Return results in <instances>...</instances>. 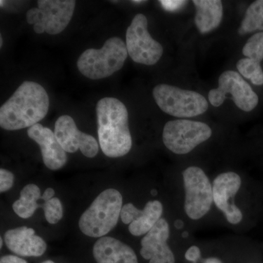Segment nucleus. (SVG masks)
<instances>
[{
  "label": "nucleus",
  "instance_id": "8",
  "mask_svg": "<svg viewBox=\"0 0 263 263\" xmlns=\"http://www.w3.org/2000/svg\"><path fill=\"white\" fill-rule=\"evenodd\" d=\"M185 190L184 211L193 220H198L206 215L213 202V186L201 168L189 167L183 172Z\"/></svg>",
  "mask_w": 263,
  "mask_h": 263
},
{
  "label": "nucleus",
  "instance_id": "33",
  "mask_svg": "<svg viewBox=\"0 0 263 263\" xmlns=\"http://www.w3.org/2000/svg\"><path fill=\"white\" fill-rule=\"evenodd\" d=\"M188 235V232H184V233H183L182 234L183 238H187Z\"/></svg>",
  "mask_w": 263,
  "mask_h": 263
},
{
  "label": "nucleus",
  "instance_id": "23",
  "mask_svg": "<svg viewBox=\"0 0 263 263\" xmlns=\"http://www.w3.org/2000/svg\"><path fill=\"white\" fill-rule=\"evenodd\" d=\"M41 207L43 208L45 218L49 224H56L63 217V207L58 197H53L43 205L40 204Z\"/></svg>",
  "mask_w": 263,
  "mask_h": 263
},
{
  "label": "nucleus",
  "instance_id": "6",
  "mask_svg": "<svg viewBox=\"0 0 263 263\" xmlns=\"http://www.w3.org/2000/svg\"><path fill=\"white\" fill-rule=\"evenodd\" d=\"M75 7L74 0H39L37 8L29 10L26 17L37 34H60L70 23Z\"/></svg>",
  "mask_w": 263,
  "mask_h": 263
},
{
  "label": "nucleus",
  "instance_id": "22",
  "mask_svg": "<svg viewBox=\"0 0 263 263\" xmlns=\"http://www.w3.org/2000/svg\"><path fill=\"white\" fill-rule=\"evenodd\" d=\"M242 52L247 58L260 63L263 60V32L255 33L249 38Z\"/></svg>",
  "mask_w": 263,
  "mask_h": 263
},
{
  "label": "nucleus",
  "instance_id": "26",
  "mask_svg": "<svg viewBox=\"0 0 263 263\" xmlns=\"http://www.w3.org/2000/svg\"><path fill=\"white\" fill-rule=\"evenodd\" d=\"M160 3L164 10L167 11H175L181 8L187 3V2L181 1V0H162L160 1Z\"/></svg>",
  "mask_w": 263,
  "mask_h": 263
},
{
  "label": "nucleus",
  "instance_id": "21",
  "mask_svg": "<svg viewBox=\"0 0 263 263\" xmlns=\"http://www.w3.org/2000/svg\"><path fill=\"white\" fill-rule=\"evenodd\" d=\"M237 69L243 77L249 79L254 85H263V71L259 62L246 57L238 62Z\"/></svg>",
  "mask_w": 263,
  "mask_h": 263
},
{
  "label": "nucleus",
  "instance_id": "13",
  "mask_svg": "<svg viewBox=\"0 0 263 263\" xmlns=\"http://www.w3.org/2000/svg\"><path fill=\"white\" fill-rule=\"evenodd\" d=\"M169 236V224L162 218L142 238V257L149 263H175L174 254L167 243Z\"/></svg>",
  "mask_w": 263,
  "mask_h": 263
},
{
  "label": "nucleus",
  "instance_id": "15",
  "mask_svg": "<svg viewBox=\"0 0 263 263\" xmlns=\"http://www.w3.org/2000/svg\"><path fill=\"white\" fill-rule=\"evenodd\" d=\"M4 240L12 252L22 257H41L47 249L46 241L35 234L34 229L26 226L8 230Z\"/></svg>",
  "mask_w": 263,
  "mask_h": 263
},
{
  "label": "nucleus",
  "instance_id": "27",
  "mask_svg": "<svg viewBox=\"0 0 263 263\" xmlns=\"http://www.w3.org/2000/svg\"><path fill=\"white\" fill-rule=\"evenodd\" d=\"M201 256L200 249L197 246H192L185 253V258L190 262H196Z\"/></svg>",
  "mask_w": 263,
  "mask_h": 263
},
{
  "label": "nucleus",
  "instance_id": "34",
  "mask_svg": "<svg viewBox=\"0 0 263 263\" xmlns=\"http://www.w3.org/2000/svg\"><path fill=\"white\" fill-rule=\"evenodd\" d=\"M3 238H0V247H3Z\"/></svg>",
  "mask_w": 263,
  "mask_h": 263
},
{
  "label": "nucleus",
  "instance_id": "11",
  "mask_svg": "<svg viewBox=\"0 0 263 263\" xmlns=\"http://www.w3.org/2000/svg\"><path fill=\"white\" fill-rule=\"evenodd\" d=\"M54 133L57 141L67 153H75L81 150L88 157H96L99 152V143L94 137L78 129L74 119L68 115L59 117L55 123Z\"/></svg>",
  "mask_w": 263,
  "mask_h": 263
},
{
  "label": "nucleus",
  "instance_id": "19",
  "mask_svg": "<svg viewBox=\"0 0 263 263\" xmlns=\"http://www.w3.org/2000/svg\"><path fill=\"white\" fill-rule=\"evenodd\" d=\"M41 190L34 183L26 185L20 193V198L13 202V212L22 219H29L40 208L37 201L41 199Z\"/></svg>",
  "mask_w": 263,
  "mask_h": 263
},
{
  "label": "nucleus",
  "instance_id": "3",
  "mask_svg": "<svg viewBox=\"0 0 263 263\" xmlns=\"http://www.w3.org/2000/svg\"><path fill=\"white\" fill-rule=\"evenodd\" d=\"M122 194L115 189L104 190L81 216L79 226L84 235L102 238L117 226L122 209Z\"/></svg>",
  "mask_w": 263,
  "mask_h": 263
},
{
  "label": "nucleus",
  "instance_id": "4",
  "mask_svg": "<svg viewBox=\"0 0 263 263\" xmlns=\"http://www.w3.org/2000/svg\"><path fill=\"white\" fill-rule=\"evenodd\" d=\"M126 43L121 38H109L100 49L89 48L77 62L81 73L92 80L103 79L121 70L127 58Z\"/></svg>",
  "mask_w": 263,
  "mask_h": 263
},
{
  "label": "nucleus",
  "instance_id": "9",
  "mask_svg": "<svg viewBox=\"0 0 263 263\" xmlns=\"http://www.w3.org/2000/svg\"><path fill=\"white\" fill-rule=\"evenodd\" d=\"M126 46L132 60L143 65H155L163 54L162 45L150 35L148 20L141 13L133 18L127 28Z\"/></svg>",
  "mask_w": 263,
  "mask_h": 263
},
{
  "label": "nucleus",
  "instance_id": "24",
  "mask_svg": "<svg viewBox=\"0 0 263 263\" xmlns=\"http://www.w3.org/2000/svg\"><path fill=\"white\" fill-rule=\"evenodd\" d=\"M139 211L140 209L130 202L123 205L120 215L122 222L125 224H130L133 221L136 220Z\"/></svg>",
  "mask_w": 263,
  "mask_h": 263
},
{
  "label": "nucleus",
  "instance_id": "25",
  "mask_svg": "<svg viewBox=\"0 0 263 263\" xmlns=\"http://www.w3.org/2000/svg\"><path fill=\"white\" fill-rule=\"evenodd\" d=\"M14 183V175L8 170L0 169V192L1 193L8 191Z\"/></svg>",
  "mask_w": 263,
  "mask_h": 263
},
{
  "label": "nucleus",
  "instance_id": "32",
  "mask_svg": "<svg viewBox=\"0 0 263 263\" xmlns=\"http://www.w3.org/2000/svg\"><path fill=\"white\" fill-rule=\"evenodd\" d=\"M133 3H136V4H139V3H145V1H143V0H133L132 1Z\"/></svg>",
  "mask_w": 263,
  "mask_h": 263
},
{
  "label": "nucleus",
  "instance_id": "17",
  "mask_svg": "<svg viewBox=\"0 0 263 263\" xmlns=\"http://www.w3.org/2000/svg\"><path fill=\"white\" fill-rule=\"evenodd\" d=\"M196 8L195 23L201 34L212 32L219 27L223 16V5L219 0H194Z\"/></svg>",
  "mask_w": 263,
  "mask_h": 263
},
{
  "label": "nucleus",
  "instance_id": "36",
  "mask_svg": "<svg viewBox=\"0 0 263 263\" xmlns=\"http://www.w3.org/2000/svg\"><path fill=\"white\" fill-rule=\"evenodd\" d=\"M0 46H3V37H0Z\"/></svg>",
  "mask_w": 263,
  "mask_h": 263
},
{
  "label": "nucleus",
  "instance_id": "2",
  "mask_svg": "<svg viewBox=\"0 0 263 263\" xmlns=\"http://www.w3.org/2000/svg\"><path fill=\"white\" fill-rule=\"evenodd\" d=\"M99 144L104 155L110 158L127 155L133 141L124 104L114 98H104L96 106Z\"/></svg>",
  "mask_w": 263,
  "mask_h": 263
},
{
  "label": "nucleus",
  "instance_id": "5",
  "mask_svg": "<svg viewBox=\"0 0 263 263\" xmlns=\"http://www.w3.org/2000/svg\"><path fill=\"white\" fill-rule=\"evenodd\" d=\"M153 96L162 111L175 117H197L209 108L207 100L202 95L171 85H157L154 88Z\"/></svg>",
  "mask_w": 263,
  "mask_h": 263
},
{
  "label": "nucleus",
  "instance_id": "16",
  "mask_svg": "<svg viewBox=\"0 0 263 263\" xmlns=\"http://www.w3.org/2000/svg\"><path fill=\"white\" fill-rule=\"evenodd\" d=\"M93 255L98 263H138L134 250L112 237L99 238L93 247Z\"/></svg>",
  "mask_w": 263,
  "mask_h": 263
},
{
  "label": "nucleus",
  "instance_id": "14",
  "mask_svg": "<svg viewBox=\"0 0 263 263\" xmlns=\"http://www.w3.org/2000/svg\"><path fill=\"white\" fill-rule=\"evenodd\" d=\"M27 135L41 147L43 162L48 169L58 171L65 165L67 154L51 129L38 123L29 128Z\"/></svg>",
  "mask_w": 263,
  "mask_h": 263
},
{
  "label": "nucleus",
  "instance_id": "10",
  "mask_svg": "<svg viewBox=\"0 0 263 263\" xmlns=\"http://www.w3.org/2000/svg\"><path fill=\"white\" fill-rule=\"evenodd\" d=\"M228 94L236 106L245 112L252 111L259 103L258 96L250 85L235 71L228 70L219 76V86L209 91V102L213 106L219 107Z\"/></svg>",
  "mask_w": 263,
  "mask_h": 263
},
{
  "label": "nucleus",
  "instance_id": "31",
  "mask_svg": "<svg viewBox=\"0 0 263 263\" xmlns=\"http://www.w3.org/2000/svg\"><path fill=\"white\" fill-rule=\"evenodd\" d=\"M203 263H222L221 262V260H219V259L215 258V257H210V258H208L204 260Z\"/></svg>",
  "mask_w": 263,
  "mask_h": 263
},
{
  "label": "nucleus",
  "instance_id": "30",
  "mask_svg": "<svg viewBox=\"0 0 263 263\" xmlns=\"http://www.w3.org/2000/svg\"><path fill=\"white\" fill-rule=\"evenodd\" d=\"M175 228L178 230L182 229L183 226H184V224H183V221L181 220V219H177L176 221H175Z\"/></svg>",
  "mask_w": 263,
  "mask_h": 263
},
{
  "label": "nucleus",
  "instance_id": "18",
  "mask_svg": "<svg viewBox=\"0 0 263 263\" xmlns=\"http://www.w3.org/2000/svg\"><path fill=\"white\" fill-rule=\"evenodd\" d=\"M163 213L162 202L159 200H151L140 210L136 220L129 226V231L134 236L146 235L160 220Z\"/></svg>",
  "mask_w": 263,
  "mask_h": 263
},
{
  "label": "nucleus",
  "instance_id": "35",
  "mask_svg": "<svg viewBox=\"0 0 263 263\" xmlns=\"http://www.w3.org/2000/svg\"><path fill=\"white\" fill-rule=\"evenodd\" d=\"M41 263H55V262H53V261H52V260H46V261H44V262H43Z\"/></svg>",
  "mask_w": 263,
  "mask_h": 263
},
{
  "label": "nucleus",
  "instance_id": "12",
  "mask_svg": "<svg viewBox=\"0 0 263 263\" xmlns=\"http://www.w3.org/2000/svg\"><path fill=\"white\" fill-rule=\"evenodd\" d=\"M241 183L239 175L235 172H226L216 176L212 184L214 202L232 224H239L243 219L241 211L233 200L239 191Z\"/></svg>",
  "mask_w": 263,
  "mask_h": 263
},
{
  "label": "nucleus",
  "instance_id": "20",
  "mask_svg": "<svg viewBox=\"0 0 263 263\" xmlns=\"http://www.w3.org/2000/svg\"><path fill=\"white\" fill-rule=\"evenodd\" d=\"M255 31H263V0H257L249 5L238 29V34L243 35Z\"/></svg>",
  "mask_w": 263,
  "mask_h": 263
},
{
  "label": "nucleus",
  "instance_id": "28",
  "mask_svg": "<svg viewBox=\"0 0 263 263\" xmlns=\"http://www.w3.org/2000/svg\"><path fill=\"white\" fill-rule=\"evenodd\" d=\"M0 263H27V261L14 255H5L0 259Z\"/></svg>",
  "mask_w": 263,
  "mask_h": 263
},
{
  "label": "nucleus",
  "instance_id": "1",
  "mask_svg": "<svg viewBox=\"0 0 263 263\" xmlns=\"http://www.w3.org/2000/svg\"><path fill=\"white\" fill-rule=\"evenodd\" d=\"M49 98L37 83L24 81L0 108V127L13 131L31 127L47 115Z\"/></svg>",
  "mask_w": 263,
  "mask_h": 263
},
{
  "label": "nucleus",
  "instance_id": "29",
  "mask_svg": "<svg viewBox=\"0 0 263 263\" xmlns=\"http://www.w3.org/2000/svg\"><path fill=\"white\" fill-rule=\"evenodd\" d=\"M55 195V191L53 188H47L46 190H45L44 193L41 197V200H43V201L47 202L48 200H51V199L54 197Z\"/></svg>",
  "mask_w": 263,
  "mask_h": 263
},
{
  "label": "nucleus",
  "instance_id": "7",
  "mask_svg": "<svg viewBox=\"0 0 263 263\" xmlns=\"http://www.w3.org/2000/svg\"><path fill=\"white\" fill-rule=\"evenodd\" d=\"M212 136L205 123L178 119L169 121L162 132V141L167 149L176 155H186Z\"/></svg>",
  "mask_w": 263,
  "mask_h": 263
}]
</instances>
